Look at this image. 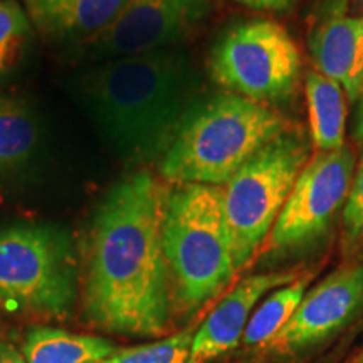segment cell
<instances>
[{
    "instance_id": "ba28073f",
    "label": "cell",
    "mask_w": 363,
    "mask_h": 363,
    "mask_svg": "<svg viewBox=\"0 0 363 363\" xmlns=\"http://www.w3.org/2000/svg\"><path fill=\"white\" fill-rule=\"evenodd\" d=\"M353 175L355 155L350 148L318 153L294 182L264 251L296 252L323 239L345 207Z\"/></svg>"
},
{
    "instance_id": "7a4b0ae2",
    "label": "cell",
    "mask_w": 363,
    "mask_h": 363,
    "mask_svg": "<svg viewBox=\"0 0 363 363\" xmlns=\"http://www.w3.org/2000/svg\"><path fill=\"white\" fill-rule=\"evenodd\" d=\"M199 86L189 54L165 48L101 61L81 76L78 89L118 158L142 165L165 155Z\"/></svg>"
},
{
    "instance_id": "8fae6325",
    "label": "cell",
    "mask_w": 363,
    "mask_h": 363,
    "mask_svg": "<svg viewBox=\"0 0 363 363\" xmlns=\"http://www.w3.org/2000/svg\"><path fill=\"white\" fill-rule=\"evenodd\" d=\"M296 272H262L240 279L195 328L189 363H212L238 347L249 318L266 293L293 283Z\"/></svg>"
},
{
    "instance_id": "d6986e66",
    "label": "cell",
    "mask_w": 363,
    "mask_h": 363,
    "mask_svg": "<svg viewBox=\"0 0 363 363\" xmlns=\"http://www.w3.org/2000/svg\"><path fill=\"white\" fill-rule=\"evenodd\" d=\"M33 22L17 0H0V76L11 69L27 40Z\"/></svg>"
},
{
    "instance_id": "44dd1931",
    "label": "cell",
    "mask_w": 363,
    "mask_h": 363,
    "mask_svg": "<svg viewBox=\"0 0 363 363\" xmlns=\"http://www.w3.org/2000/svg\"><path fill=\"white\" fill-rule=\"evenodd\" d=\"M238 2L256 11L271 12H288L294 6V0H238Z\"/></svg>"
},
{
    "instance_id": "484cf974",
    "label": "cell",
    "mask_w": 363,
    "mask_h": 363,
    "mask_svg": "<svg viewBox=\"0 0 363 363\" xmlns=\"http://www.w3.org/2000/svg\"><path fill=\"white\" fill-rule=\"evenodd\" d=\"M362 143H363V142H362Z\"/></svg>"
},
{
    "instance_id": "3957f363",
    "label": "cell",
    "mask_w": 363,
    "mask_h": 363,
    "mask_svg": "<svg viewBox=\"0 0 363 363\" xmlns=\"http://www.w3.org/2000/svg\"><path fill=\"white\" fill-rule=\"evenodd\" d=\"M289 123L266 104L233 93L199 98L158 169L175 185H224Z\"/></svg>"
},
{
    "instance_id": "6da1fadb",
    "label": "cell",
    "mask_w": 363,
    "mask_h": 363,
    "mask_svg": "<svg viewBox=\"0 0 363 363\" xmlns=\"http://www.w3.org/2000/svg\"><path fill=\"white\" fill-rule=\"evenodd\" d=\"M169 187L150 172L123 177L91 220L83 271L84 320L94 330L158 338L170 328L172 296L162 247Z\"/></svg>"
},
{
    "instance_id": "7c38bea8",
    "label": "cell",
    "mask_w": 363,
    "mask_h": 363,
    "mask_svg": "<svg viewBox=\"0 0 363 363\" xmlns=\"http://www.w3.org/2000/svg\"><path fill=\"white\" fill-rule=\"evenodd\" d=\"M350 0H331L321 24L311 34L313 61L321 74L337 81L352 103L363 84V17L347 16Z\"/></svg>"
},
{
    "instance_id": "4fadbf2b",
    "label": "cell",
    "mask_w": 363,
    "mask_h": 363,
    "mask_svg": "<svg viewBox=\"0 0 363 363\" xmlns=\"http://www.w3.org/2000/svg\"><path fill=\"white\" fill-rule=\"evenodd\" d=\"M128 0H22L40 34L56 40L93 39L120 16Z\"/></svg>"
},
{
    "instance_id": "7402d4cb",
    "label": "cell",
    "mask_w": 363,
    "mask_h": 363,
    "mask_svg": "<svg viewBox=\"0 0 363 363\" xmlns=\"http://www.w3.org/2000/svg\"><path fill=\"white\" fill-rule=\"evenodd\" d=\"M0 363H27L24 353L7 338L0 337Z\"/></svg>"
},
{
    "instance_id": "277c9868",
    "label": "cell",
    "mask_w": 363,
    "mask_h": 363,
    "mask_svg": "<svg viewBox=\"0 0 363 363\" xmlns=\"http://www.w3.org/2000/svg\"><path fill=\"white\" fill-rule=\"evenodd\" d=\"M162 247L172 310L190 316L220 296L238 274L224 216V187L184 184L169 189Z\"/></svg>"
},
{
    "instance_id": "cb8c5ba5",
    "label": "cell",
    "mask_w": 363,
    "mask_h": 363,
    "mask_svg": "<svg viewBox=\"0 0 363 363\" xmlns=\"http://www.w3.org/2000/svg\"><path fill=\"white\" fill-rule=\"evenodd\" d=\"M352 6H353V16L363 17V0H352Z\"/></svg>"
},
{
    "instance_id": "9a60e30c",
    "label": "cell",
    "mask_w": 363,
    "mask_h": 363,
    "mask_svg": "<svg viewBox=\"0 0 363 363\" xmlns=\"http://www.w3.org/2000/svg\"><path fill=\"white\" fill-rule=\"evenodd\" d=\"M305 94L313 147L318 153L343 148L347 131V94L342 86L320 71H310L305 79Z\"/></svg>"
},
{
    "instance_id": "52a82bcc",
    "label": "cell",
    "mask_w": 363,
    "mask_h": 363,
    "mask_svg": "<svg viewBox=\"0 0 363 363\" xmlns=\"http://www.w3.org/2000/svg\"><path fill=\"white\" fill-rule=\"evenodd\" d=\"M301 67V54L291 34L269 19L229 26L208 56V72L220 88L261 104L291 99Z\"/></svg>"
},
{
    "instance_id": "d4e9b609",
    "label": "cell",
    "mask_w": 363,
    "mask_h": 363,
    "mask_svg": "<svg viewBox=\"0 0 363 363\" xmlns=\"http://www.w3.org/2000/svg\"><path fill=\"white\" fill-rule=\"evenodd\" d=\"M355 363H363V352H362V355L357 358V360H355Z\"/></svg>"
},
{
    "instance_id": "ffe728a7",
    "label": "cell",
    "mask_w": 363,
    "mask_h": 363,
    "mask_svg": "<svg viewBox=\"0 0 363 363\" xmlns=\"http://www.w3.org/2000/svg\"><path fill=\"white\" fill-rule=\"evenodd\" d=\"M363 242V162L353 175L343 207V247L352 251Z\"/></svg>"
},
{
    "instance_id": "9c48e42d",
    "label": "cell",
    "mask_w": 363,
    "mask_h": 363,
    "mask_svg": "<svg viewBox=\"0 0 363 363\" xmlns=\"http://www.w3.org/2000/svg\"><path fill=\"white\" fill-rule=\"evenodd\" d=\"M214 0H128L120 16L83 49L94 61L177 48L201 29Z\"/></svg>"
},
{
    "instance_id": "30bf717a",
    "label": "cell",
    "mask_w": 363,
    "mask_h": 363,
    "mask_svg": "<svg viewBox=\"0 0 363 363\" xmlns=\"http://www.w3.org/2000/svg\"><path fill=\"white\" fill-rule=\"evenodd\" d=\"M363 315V261L331 272L305 294L288 325L272 338L271 348L279 352H301Z\"/></svg>"
},
{
    "instance_id": "ac0fdd59",
    "label": "cell",
    "mask_w": 363,
    "mask_h": 363,
    "mask_svg": "<svg viewBox=\"0 0 363 363\" xmlns=\"http://www.w3.org/2000/svg\"><path fill=\"white\" fill-rule=\"evenodd\" d=\"M194 333L195 326H187L155 342L130 348L118 347L110 357L94 363H189Z\"/></svg>"
},
{
    "instance_id": "5b68a950",
    "label": "cell",
    "mask_w": 363,
    "mask_h": 363,
    "mask_svg": "<svg viewBox=\"0 0 363 363\" xmlns=\"http://www.w3.org/2000/svg\"><path fill=\"white\" fill-rule=\"evenodd\" d=\"M79 294L74 239L56 224L0 230V316L66 320Z\"/></svg>"
},
{
    "instance_id": "2e32d148",
    "label": "cell",
    "mask_w": 363,
    "mask_h": 363,
    "mask_svg": "<svg viewBox=\"0 0 363 363\" xmlns=\"http://www.w3.org/2000/svg\"><path fill=\"white\" fill-rule=\"evenodd\" d=\"M38 123L19 99L0 96V172L21 169L38 148Z\"/></svg>"
},
{
    "instance_id": "603a6c76",
    "label": "cell",
    "mask_w": 363,
    "mask_h": 363,
    "mask_svg": "<svg viewBox=\"0 0 363 363\" xmlns=\"http://www.w3.org/2000/svg\"><path fill=\"white\" fill-rule=\"evenodd\" d=\"M353 135H355V140H358V142H363V84H362L360 96H358V101H357L355 130H353Z\"/></svg>"
},
{
    "instance_id": "e0dca14e",
    "label": "cell",
    "mask_w": 363,
    "mask_h": 363,
    "mask_svg": "<svg viewBox=\"0 0 363 363\" xmlns=\"http://www.w3.org/2000/svg\"><path fill=\"white\" fill-rule=\"evenodd\" d=\"M308 283H310V276H303V278L294 279L293 283L281 286L271 296H267L249 318V323L242 335V343L246 347L269 345L301 305Z\"/></svg>"
},
{
    "instance_id": "8992f818",
    "label": "cell",
    "mask_w": 363,
    "mask_h": 363,
    "mask_svg": "<svg viewBox=\"0 0 363 363\" xmlns=\"http://www.w3.org/2000/svg\"><path fill=\"white\" fill-rule=\"evenodd\" d=\"M310 153L306 136L288 130L224 185V216L238 272L266 242L294 182L310 162Z\"/></svg>"
},
{
    "instance_id": "5bb4252c",
    "label": "cell",
    "mask_w": 363,
    "mask_h": 363,
    "mask_svg": "<svg viewBox=\"0 0 363 363\" xmlns=\"http://www.w3.org/2000/svg\"><path fill=\"white\" fill-rule=\"evenodd\" d=\"M116 348V343L98 335L35 325L26 331L21 350L27 363H94L110 357Z\"/></svg>"
}]
</instances>
